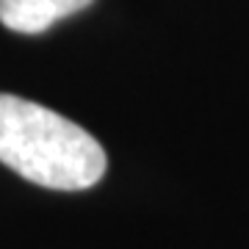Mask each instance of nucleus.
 Instances as JSON below:
<instances>
[{
  "instance_id": "obj_2",
  "label": "nucleus",
  "mask_w": 249,
  "mask_h": 249,
  "mask_svg": "<svg viewBox=\"0 0 249 249\" xmlns=\"http://www.w3.org/2000/svg\"><path fill=\"white\" fill-rule=\"evenodd\" d=\"M89 3L91 0H0V22L17 34H42Z\"/></svg>"
},
{
  "instance_id": "obj_1",
  "label": "nucleus",
  "mask_w": 249,
  "mask_h": 249,
  "mask_svg": "<svg viewBox=\"0 0 249 249\" xmlns=\"http://www.w3.org/2000/svg\"><path fill=\"white\" fill-rule=\"evenodd\" d=\"M0 163L53 191H83L106 175V150L50 108L0 94Z\"/></svg>"
}]
</instances>
